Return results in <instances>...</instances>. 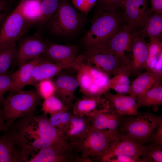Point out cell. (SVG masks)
I'll return each mask as SVG.
<instances>
[{
	"label": "cell",
	"instance_id": "cell-35",
	"mask_svg": "<svg viewBox=\"0 0 162 162\" xmlns=\"http://www.w3.org/2000/svg\"><path fill=\"white\" fill-rule=\"evenodd\" d=\"M36 87L37 92L42 99L55 95V87L53 80L51 79L42 80Z\"/></svg>",
	"mask_w": 162,
	"mask_h": 162
},
{
	"label": "cell",
	"instance_id": "cell-11",
	"mask_svg": "<svg viewBox=\"0 0 162 162\" xmlns=\"http://www.w3.org/2000/svg\"><path fill=\"white\" fill-rule=\"evenodd\" d=\"M149 0H124L122 7L126 24L136 32L143 26L147 18L152 14L149 8Z\"/></svg>",
	"mask_w": 162,
	"mask_h": 162
},
{
	"label": "cell",
	"instance_id": "cell-33",
	"mask_svg": "<svg viewBox=\"0 0 162 162\" xmlns=\"http://www.w3.org/2000/svg\"><path fill=\"white\" fill-rule=\"evenodd\" d=\"M61 0H42L41 15L39 22L46 23L51 19L57 10Z\"/></svg>",
	"mask_w": 162,
	"mask_h": 162
},
{
	"label": "cell",
	"instance_id": "cell-24",
	"mask_svg": "<svg viewBox=\"0 0 162 162\" xmlns=\"http://www.w3.org/2000/svg\"><path fill=\"white\" fill-rule=\"evenodd\" d=\"M131 72L130 65L122 64L118 66L113 73V77L109 80V89H113L117 93L128 94L130 84L129 76Z\"/></svg>",
	"mask_w": 162,
	"mask_h": 162
},
{
	"label": "cell",
	"instance_id": "cell-29",
	"mask_svg": "<svg viewBox=\"0 0 162 162\" xmlns=\"http://www.w3.org/2000/svg\"><path fill=\"white\" fill-rule=\"evenodd\" d=\"M0 162H19L12 142L4 134L0 135Z\"/></svg>",
	"mask_w": 162,
	"mask_h": 162
},
{
	"label": "cell",
	"instance_id": "cell-2",
	"mask_svg": "<svg viewBox=\"0 0 162 162\" xmlns=\"http://www.w3.org/2000/svg\"><path fill=\"white\" fill-rule=\"evenodd\" d=\"M123 15L118 12L97 10L91 26L83 39L85 47L100 42H106L124 24Z\"/></svg>",
	"mask_w": 162,
	"mask_h": 162
},
{
	"label": "cell",
	"instance_id": "cell-42",
	"mask_svg": "<svg viewBox=\"0 0 162 162\" xmlns=\"http://www.w3.org/2000/svg\"><path fill=\"white\" fill-rule=\"evenodd\" d=\"M161 56H162L158 57L149 55L145 67L147 71L154 73L158 59Z\"/></svg>",
	"mask_w": 162,
	"mask_h": 162
},
{
	"label": "cell",
	"instance_id": "cell-37",
	"mask_svg": "<svg viewBox=\"0 0 162 162\" xmlns=\"http://www.w3.org/2000/svg\"><path fill=\"white\" fill-rule=\"evenodd\" d=\"M124 0H97V10L115 11L122 7Z\"/></svg>",
	"mask_w": 162,
	"mask_h": 162
},
{
	"label": "cell",
	"instance_id": "cell-1",
	"mask_svg": "<svg viewBox=\"0 0 162 162\" xmlns=\"http://www.w3.org/2000/svg\"><path fill=\"white\" fill-rule=\"evenodd\" d=\"M4 134L12 142L20 162L31 154L48 147L70 148L71 143L50 123L47 114L34 112L15 120Z\"/></svg>",
	"mask_w": 162,
	"mask_h": 162
},
{
	"label": "cell",
	"instance_id": "cell-5",
	"mask_svg": "<svg viewBox=\"0 0 162 162\" xmlns=\"http://www.w3.org/2000/svg\"><path fill=\"white\" fill-rule=\"evenodd\" d=\"M130 116L123 121L121 120L118 128L121 132L118 133L142 143L149 139L162 121L161 116L150 112H138L135 117Z\"/></svg>",
	"mask_w": 162,
	"mask_h": 162
},
{
	"label": "cell",
	"instance_id": "cell-27",
	"mask_svg": "<svg viewBox=\"0 0 162 162\" xmlns=\"http://www.w3.org/2000/svg\"><path fill=\"white\" fill-rule=\"evenodd\" d=\"M138 108L150 107L156 109L162 104V85L161 82L154 84L144 94L136 97Z\"/></svg>",
	"mask_w": 162,
	"mask_h": 162
},
{
	"label": "cell",
	"instance_id": "cell-26",
	"mask_svg": "<svg viewBox=\"0 0 162 162\" xmlns=\"http://www.w3.org/2000/svg\"><path fill=\"white\" fill-rule=\"evenodd\" d=\"M162 14L154 13L147 19L143 26L136 32V35L161 40L162 34Z\"/></svg>",
	"mask_w": 162,
	"mask_h": 162
},
{
	"label": "cell",
	"instance_id": "cell-22",
	"mask_svg": "<svg viewBox=\"0 0 162 162\" xmlns=\"http://www.w3.org/2000/svg\"><path fill=\"white\" fill-rule=\"evenodd\" d=\"M130 52H132V61L130 64L131 72L145 68L149 56L148 44L145 38L135 36L132 43Z\"/></svg>",
	"mask_w": 162,
	"mask_h": 162
},
{
	"label": "cell",
	"instance_id": "cell-39",
	"mask_svg": "<svg viewBox=\"0 0 162 162\" xmlns=\"http://www.w3.org/2000/svg\"><path fill=\"white\" fill-rule=\"evenodd\" d=\"M148 44L149 55L158 57L162 56V43L160 40L150 38Z\"/></svg>",
	"mask_w": 162,
	"mask_h": 162
},
{
	"label": "cell",
	"instance_id": "cell-4",
	"mask_svg": "<svg viewBox=\"0 0 162 162\" xmlns=\"http://www.w3.org/2000/svg\"><path fill=\"white\" fill-rule=\"evenodd\" d=\"M76 70L80 91L85 97L100 96L109 90V75L84 62L83 59Z\"/></svg>",
	"mask_w": 162,
	"mask_h": 162
},
{
	"label": "cell",
	"instance_id": "cell-43",
	"mask_svg": "<svg viewBox=\"0 0 162 162\" xmlns=\"http://www.w3.org/2000/svg\"><path fill=\"white\" fill-rule=\"evenodd\" d=\"M151 6L150 9L152 13L162 14V0H149Z\"/></svg>",
	"mask_w": 162,
	"mask_h": 162
},
{
	"label": "cell",
	"instance_id": "cell-25",
	"mask_svg": "<svg viewBox=\"0 0 162 162\" xmlns=\"http://www.w3.org/2000/svg\"><path fill=\"white\" fill-rule=\"evenodd\" d=\"M162 76L147 71L140 74L130 84L128 94L136 97L146 92L155 83L161 82Z\"/></svg>",
	"mask_w": 162,
	"mask_h": 162
},
{
	"label": "cell",
	"instance_id": "cell-9",
	"mask_svg": "<svg viewBox=\"0 0 162 162\" xmlns=\"http://www.w3.org/2000/svg\"><path fill=\"white\" fill-rule=\"evenodd\" d=\"M30 24L16 7L6 18L0 30V46L16 44Z\"/></svg>",
	"mask_w": 162,
	"mask_h": 162
},
{
	"label": "cell",
	"instance_id": "cell-8",
	"mask_svg": "<svg viewBox=\"0 0 162 162\" xmlns=\"http://www.w3.org/2000/svg\"><path fill=\"white\" fill-rule=\"evenodd\" d=\"M86 47L84 60L97 69L109 75L123 64L110 50L106 42H100Z\"/></svg>",
	"mask_w": 162,
	"mask_h": 162
},
{
	"label": "cell",
	"instance_id": "cell-41",
	"mask_svg": "<svg viewBox=\"0 0 162 162\" xmlns=\"http://www.w3.org/2000/svg\"><path fill=\"white\" fill-rule=\"evenodd\" d=\"M155 132L153 133L149 138L152 144L159 146H162V121L158 125Z\"/></svg>",
	"mask_w": 162,
	"mask_h": 162
},
{
	"label": "cell",
	"instance_id": "cell-32",
	"mask_svg": "<svg viewBox=\"0 0 162 162\" xmlns=\"http://www.w3.org/2000/svg\"><path fill=\"white\" fill-rule=\"evenodd\" d=\"M72 115L71 110H65L50 116L49 120L54 127L62 133L69 122Z\"/></svg>",
	"mask_w": 162,
	"mask_h": 162
},
{
	"label": "cell",
	"instance_id": "cell-17",
	"mask_svg": "<svg viewBox=\"0 0 162 162\" xmlns=\"http://www.w3.org/2000/svg\"><path fill=\"white\" fill-rule=\"evenodd\" d=\"M48 44L39 38L29 37L24 39L17 50L16 58L19 66L40 57L46 49Z\"/></svg>",
	"mask_w": 162,
	"mask_h": 162
},
{
	"label": "cell",
	"instance_id": "cell-18",
	"mask_svg": "<svg viewBox=\"0 0 162 162\" xmlns=\"http://www.w3.org/2000/svg\"><path fill=\"white\" fill-rule=\"evenodd\" d=\"M91 127L89 117L73 113L69 122L63 130L62 133L66 139L73 144L83 138Z\"/></svg>",
	"mask_w": 162,
	"mask_h": 162
},
{
	"label": "cell",
	"instance_id": "cell-36",
	"mask_svg": "<svg viewBox=\"0 0 162 162\" xmlns=\"http://www.w3.org/2000/svg\"><path fill=\"white\" fill-rule=\"evenodd\" d=\"M12 83V74L7 71L0 74V106L3 105L4 94L10 91Z\"/></svg>",
	"mask_w": 162,
	"mask_h": 162
},
{
	"label": "cell",
	"instance_id": "cell-14",
	"mask_svg": "<svg viewBox=\"0 0 162 162\" xmlns=\"http://www.w3.org/2000/svg\"><path fill=\"white\" fill-rule=\"evenodd\" d=\"M136 32L125 24L106 42L110 50L123 64H129L125 56L126 51L130 52V47Z\"/></svg>",
	"mask_w": 162,
	"mask_h": 162
},
{
	"label": "cell",
	"instance_id": "cell-30",
	"mask_svg": "<svg viewBox=\"0 0 162 162\" xmlns=\"http://www.w3.org/2000/svg\"><path fill=\"white\" fill-rule=\"evenodd\" d=\"M17 54L16 44L0 46V74L7 71L16 59Z\"/></svg>",
	"mask_w": 162,
	"mask_h": 162
},
{
	"label": "cell",
	"instance_id": "cell-40",
	"mask_svg": "<svg viewBox=\"0 0 162 162\" xmlns=\"http://www.w3.org/2000/svg\"><path fill=\"white\" fill-rule=\"evenodd\" d=\"M109 162H147V160L140 157H134L127 155L115 156L110 158Z\"/></svg>",
	"mask_w": 162,
	"mask_h": 162
},
{
	"label": "cell",
	"instance_id": "cell-34",
	"mask_svg": "<svg viewBox=\"0 0 162 162\" xmlns=\"http://www.w3.org/2000/svg\"><path fill=\"white\" fill-rule=\"evenodd\" d=\"M162 147L152 144L148 146H144L141 156L147 162H162Z\"/></svg>",
	"mask_w": 162,
	"mask_h": 162
},
{
	"label": "cell",
	"instance_id": "cell-3",
	"mask_svg": "<svg viewBox=\"0 0 162 162\" xmlns=\"http://www.w3.org/2000/svg\"><path fill=\"white\" fill-rule=\"evenodd\" d=\"M42 99L34 90H21L8 96L3 105L6 130L17 118L34 112L42 103Z\"/></svg>",
	"mask_w": 162,
	"mask_h": 162
},
{
	"label": "cell",
	"instance_id": "cell-44",
	"mask_svg": "<svg viewBox=\"0 0 162 162\" xmlns=\"http://www.w3.org/2000/svg\"><path fill=\"white\" fill-rule=\"evenodd\" d=\"M6 0H0V23L4 16V10L5 8Z\"/></svg>",
	"mask_w": 162,
	"mask_h": 162
},
{
	"label": "cell",
	"instance_id": "cell-23",
	"mask_svg": "<svg viewBox=\"0 0 162 162\" xmlns=\"http://www.w3.org/2000/svg\"><path fill=\"white\" fill-rule=\"evenodd\" d=\"M41 56L26 62L19 66V68L12 74V85L10 91L15 94L21 90L30 79L35 65L39 62Z\"/></svg>",
	"mask_w": 162,
	"mask_h": 162
},
{
	"label": "cell",
	"instance_id": "cell-13",
	"mask_svg": "<svg viewBox=\"0 0 162 162\" xmlns=\"http://www.w3.org/2000/svg\"><path fill=\"white\" fill-rule=\"evenodd\" d=\"M119 134V139L99 158L102 162H108L110 158L117 156H142L144 146L142 143L126 135Z\"/></svg>",
	"mask_w": 162,
	"mask_h": 162
},
{
	"label": "cell",
	"instance_id": "cell-6",
	"mask_svg": "<svg viewBox=\"0 0 162 162\" xmlns=\"http://www.w3.org/2000/svg\"><path fill=\"white\" fill-rule=\"evenodd\" d=\"M83 17L68 0H61L50 20L52 31L57 34L67 35L81 27Z\"/></svg>",
	"mask_w": 162,
	"mask_h": 162
},
{
	"label": "cell",
	"instance_id": "cell-21",
	"mask_svg": "<svg viewBox=\"0 0 162 162\" xmlns=\"http://www.w3.org/2000/svg\"><path fill=\"white\" fill-rule=\"evenodd\" d=\"M64 69L61 65L41 56L40 60L34 68L31 78L27 86H36L42 80L55 77Z\"/></svg>",
	"mask_w": 162,
	"mask_h": 162
},
{
	"label": "cell",
	"instance_id": "cell-15",
	"mask_svg": "<svg viewBox=\"0 0 162 162\" xmlns=\"http://www.w3.org/2000/svg\"><path fill=\"white\" fill-rule=\"evenodd\" d=\"M61 72L53 80L55 87V95L72 110L74 101L76 99L75 94L79 87L78 83L76 77L62 74Z\"/></svg>",
	"mask_w": 162,
	"mask_h": 162
},
{
	"label": "cell",
	"instance_id": "cell-31",
	"mask_svg": "<svg viewBox=\"0 0 162 162\" xmlns=\"http://www.w3.org/2000/svg\"><path fill=\"white\" fill-rule=\"evenodd\" d=\"M42 108L44 112L50 116L63 110H70L55 95L44 99L42 103Z\"/></svg>",
	"mask_w": 162,
	"mask_h": 162
},
{
	"label": "cell",
	"instance_id": "cell-20",
	"mask_svg": "<svg viewBox=\"0 0 162 162\" xmlns=\"http://www.w3.org/2000/svg\"><path fill=\"white\" fill-rule=\"evenodd\" d=\"M103 95L110 106L120 115L134 116L137 115L138 107L136 96L131 94H114L109 91Z\"/></svg>",
	"mask_w": 162,
	"mask_h": 162
},
{
	"label": "cell",
	"instance_id": "cell-19",
	"mask_svg": "<svg viewBox=\"0 0 162 162\" xmlns=\"http://www.w3.org/2000/svg\"><path fill=\"white\" fill-rule=\"evenodd\" d=\"M110 107L108 101L105 97H85L74 102L72 111L74 114L91 117L106 110Z\"/></svg>",
	"mask_w": 162,
	"mask_h": 162
},
{
	"label": "cell",
	"instance_id": "cell-45",
	"mask_svg": "<svg viewBox=\"0 0 162 162\" xmlns=\"http://www.w3.org/2000/svg\"><path fill=\"white\" fill-rule=\"evenodd\" d=\"M6 130V126L4 119L0 120V133L4 132Z\"/></svg>",
	"mask_w": 162,
	"mask_h": 162
},
{
	"label": "cell",
	"instance_id": "cell-12",
	"mask_svg": "<svg viewBox=\"0 0 162 162\" xmlns=\"http://www.w3.org/2000/svg\"><path fill=\"white\" fill-rule=\"evenodd\" d=\"M82 158L75 149L48 147L32 154L26 162H81Z\"/></svg>",
	"mask_w": 162,
	"mask_h": 162
},
{
	"label": "cell",
	"instance_id": "cell-7",
	"mask_svg": "<svg viewBox=\"0 0 162 162\" xmlns=\"http://www.w3.org/2000/svg\"><path fill=\"white\" fill-rule=\"evenodd\" d=\"M119 139L91 126L88 133L81 140L73 144L74 149L81 156L99 158Z\"/></svg>",
	"mask_w": 162,
	"mask_h": 162
},
{
	"label": "cell",
	"instance_id": "cell-38",
	"mask_svg": "<svg viewBox=\"0 0 162 162\" xmlns=\"http://www.w3.org/2000/svg\"><path fill=\"white\" fill-rule=\"evenodd\" d=\"M73 6L81 13L87 14L95 6L97 0H71Z\"/></svg>",
	"mask_w": 162,
	"mask_h": 162
},
{
	"label": "cell",
	"instance_id": "cell-10",
	"mask_svg": "<svg viewBox=\"0 0 162 162\" xmlns=\"http://www.w3.org/2000/svg\"><path fill=\"white\" fill-rule=\"evenodd\" d=\"M78 52L77 48L74 45L54 44L48 45L42 55L43 58L61 65L64 69L76 70L83 59V55H78Z\"/></svg>",
	"mask_w": 162,
	"mask_h": 162
},
{
	"label": "cell",
	"instance_id": "cell-46",
	"mask_svg": "<svg viewBox=\"0 0 162 162\" xmlns=\"http://www.w3.org/2000/svg\"><path fill=\"white\" fill-rule=\"evenodd\" d=\"M4 115V111L3 109H2L0 106V120L3 119Z\"/></svg>",
	"mask_w": 162,
	"mask_h": 162
},
{
	"label": "cell",
	"instance_id": "cell-16",
	"mask_svg": "<svg viewBox=\"0 0 162 162\" xmlns=\"http://www.w3.org/2000/svg\"><path fill=\"white\" fill-rule=\"evenodd\" d=\"M123 116L110 106L106 110L89 117L91 126L109 135L119 137L118 129Z\"/></svg>",
	"mask_w": 162,
	"mask_h": 162
},
{
	"label": "cell",
	"instance_id": "cell-28",
	"mask_svg": "<svg viewBox=\"0 0 162 162\" xmlns=\"http://www.w3.org/2000/svg\"><path fill=\"white\" fill-rule=\"evenodd\" d=\"M42 0H20L17 6L25 18L31 24L39 22Z\"/></svg>",
	"mask_w": 162,
	"mask_h": 162
}]
</instances>
